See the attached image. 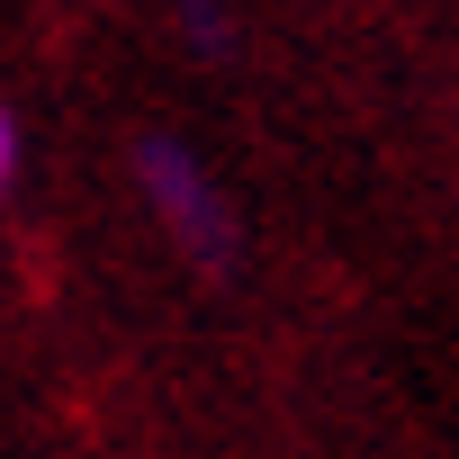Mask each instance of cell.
I'll list each match as a JSON object with an SVG mask.
<instances>
[{
    "label": "cell",
    "mask_w": 459,
    "mask_h": 459,
    "mask_svg": "<svg viewBox=\"0 0 459 459\" xmlns=\"http://www.w3.org/2000/svg\"><path fill=\"white\" fill-rule=\"evenodd\" d=\"M135 171H144V198H153V216L180 235L189 262H225V253H235L225 198H216V180H207L198 153H180L171 135H144V144H135Z\"/></svg>",
    "instance_id": "1"
},
{
    "label": "cell",
    "mask_w": 459,
    "mask_h": 459,
    "mask_svg": "<svg viewBox=\"0 0 459 459\" xmlns=\"http://www.w3.org/2000/svg\"><path fill=\"white\" fill-rule=\"evenodd\" d=\"M10 180H19V117L0 108V198H10Z\"/></svg>",
    "instance_id": "2"
}]
</instances>
